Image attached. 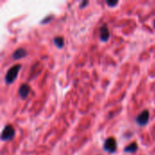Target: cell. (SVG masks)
<instances>
[{
	"mask_svg": "<svg viewBox=\"0 0 155 155\" xmlns=\"http://www.w3.org/2000/svg\"><path fill=\"white\" fill-rule=\"evenodd\" d=\"M21 68H22V65L20 64H16L8 69V71L5 76V82L6 84H12L16 80Z\"/></svg>",
	"mask_w": 155,
	"mask_h": 155,
	"instance_id": "obj_1",
	"label": "cell"
},
{
	"mask_svg": "<svg viewBox=\"0 0 155 155\" xmlns=\"http://www.w3.org/2000/svg\"><path fill=\"white\" fill-rule=\"evenodd\" d=\"M15 129L12 125L7 124L5 126V128L2 131V134H1V139L3 142H6V141H10L15 137Z\"/></svg>",
	"mask_w": 155,
	"mask_h": 155,
	"instance_id": "obj_2",
	"label": "cell"
},
{
	"mask_svg": "<svg viewBox=\"0 0 155 155\" xmlns=\"http://www.w3.org/2000/svg\"><path fill=\"white\" fill-rule=\"evenodd\" d=\"M149 120H150V113H149V111L148 110H143L135 118V123L137 124V125L143 127V126H145L148 124Z\"/></svg>",
	"mask_w": 155,
	"mask_h": 155,
	"instance_id": "obj_3",
	"label": "cell"
},
{
	"mask_svg": "<svg viewBox=\"0 0 155 155\" xmlns=\"http://www.w3.org/2000/svg\"><path fill=\"white\" fill-rule=\"evenodd\" d=\"M104 150L110 153H114L117 150V143L116 140L114 137H109L105 140L104 143Z\"/></svg>",
	"mask_w": 155,
	"mask_h": 155,
	"instance_id": "obj_4",
	"label": "cell"
},
{
	"mask_svg": "<svg viewBox=\"0 0 155 155\" xmlns=\"http://www.w3.org/2000/svg\"><path fill=\"white\" fill-rule=\"evenodd\" d=\"M110 30H109V27L107 26L106 24H104L102 25V26L100 27L99 29V36H100V40L104 43L107 42L109 39H110Z\"/></svg>",
	"mask_w": 155,
	"mask_h": 155,
	"instance_id": "obj_5",
	"label": "cell"
},
{
	"mask_svg": "<svg viewBox=\"0 0 155 155\" xmlns=\"http://www.w3.org/2000/svg\"><path fill=\"white\" fill-rule=\"evenodd\" d=\"M30 86L27 84H23L20 85L19 89H18V94L20 96L21 99L25 100L27 98V96L29 95V93H30Z\"/></svg>",
	"mask_w": 155,
	"mask_h": 155,
	"instance_id": "obj_6",
	"label": "cell"
},
{
	"mask_svg": "<svg viewBox=\"0 0 155 155\" xmlns=\"http://www.w3.org/2000/svg\"><path fill=\"white\" fill-rule=\"evenodd\" d=\"M28 53L27 51L25 49V48H17L14 51V53L12 54V58L14 60H19V59H22V58H25V56H27Z\"/></svg>",
	"mask_w": 155,
	"mask_h": 155,
	"instance_id": "obj_7",
	"label": "cell"
},
{
	"mask_svg": "<svg viewBox=\"0 0 155 155\" xmlns=\"http://www.w3.org/2000/svg\"><path fill=\"white\" fill-rule=\"evenodd\" d=\"M124 151L125 153H134L138 151V145L136 143H132L130 144H128L124 149Z\"/></svg>",
	"mask_w": 155,
	"mask_h": 155,
	"instance_id": "obj_8",
	"label": "cell"
},
{
	"mask_svg": "<svg viewBox=\"0 0 155 155\" xmlns=\"http://www.w3.org/2000/svg\"><path fill=\"white\" fill-rule=\"evenodd\" d=\"M54 44L58 48H63L64 45V39L62 36H55L54 37Z\"/></svg>",
	"mask_w": 155,
	"mask_h": 155,
	"instance_id": "obj_9",
	"label": "cell"
},
{
	"mask_svg": "<svg viewBox=\"0 0 155 155\" xmlns=\"http://www.w3.org/2000/svg\"><path fill=\"white\" fill-rule=\"evenodd\" d=\"M53 19V15H47L46 17H45L43 20H41L40 24L41 25H45V24H48L51 20Z\"/></svg>",
	"mask_w": 155,
	"mask_h": 155,
	"instance_id": "obj_10",
	"label": "cell"
},
{
	"mask_svg": "<svg viewBox=\"0 0 155 155\" xmlns=\"http://www.w3.org/2000/svg\"><path fill=\"white\" fill-rule=\"evenodd\" d=\"M106 4H107L110 7H114V6L117 5L119 4V2H118V1H107Z\"/></svg>",
	"mask_w": 155,
	"mask_h": 155,
	"instance_id": "obj_11",
	"label": "cell"
},
{
	"mask_svg": "<svg viewBox=\"0 0 155 155\" xmlns=\"http://www.w3.org/2000/svg\"><path fill=\"white\" fill-rule=\"evenodd\" d=\"M89 4V2L88 1H83L82 3H81V5H80V8H84L85 5H87Z\"/></svg>",
	"mask_w": 155,
	"mask_h": 155,
	"instance_id": "obj_12",
	"label": "cell"
},
{
	"mask_svg": "<svg viewBox=\"0 0 155 155\" xmlns=\"http://www.w3.org/2000/svg\"><path fill=\"white\" fill-rule=\"evenodd\" d=\"M153 26H154V28H155V20L153 21Z\"/></svg>",
	"mask_w": 155,
	"mask_h": 155,
	"instance_id": "obj_13",
	"label": "cell"
}]
</instances>
